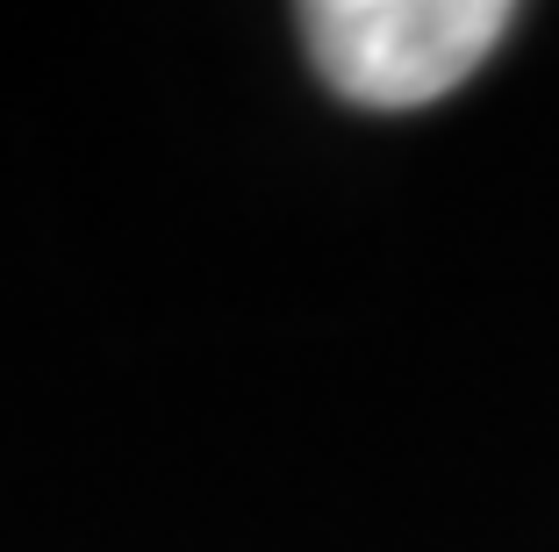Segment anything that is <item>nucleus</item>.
I'll use <instances>...</instances> for the list:
<instances>
[{
    "instance_id": "nucleus-1",
    "label": "nucleus",
    "mask_w": 559,
    "mask_h": 552,
    "mask_svg": "<svg viewBox=\"0 0 559 552\" xmlns=\"http://www.w3.org/2000/svg\"><path fill=\"white\" fill-rule=\"evenodd\" d=\"M516 22L510 0H316L309 58L359 108H424L452 94Z\"/></svg>"
}]
</instances>
